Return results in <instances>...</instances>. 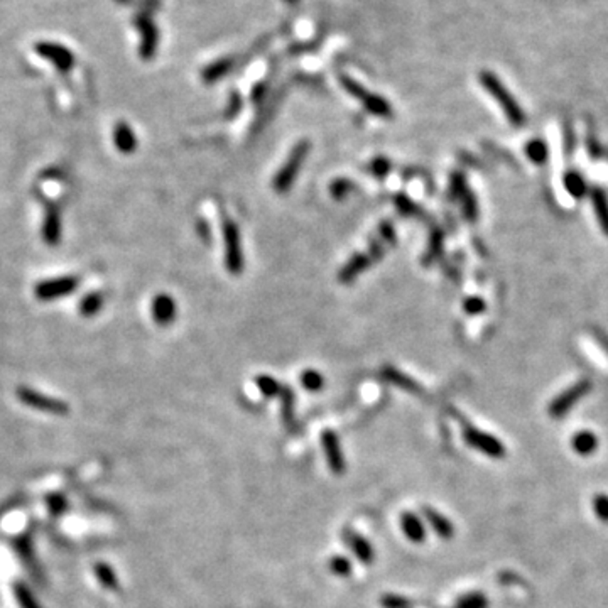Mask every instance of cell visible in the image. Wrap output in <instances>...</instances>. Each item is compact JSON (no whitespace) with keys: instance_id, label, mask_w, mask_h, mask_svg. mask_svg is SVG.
I'll list each match as a JSON object with an SVG mask.
<instances>
[{"instance_id":"cell-1","label":"cell","mask_w":608,"mask_h":608,"mask_svg":"<svg viewBox=\"0 0 608 608\" xmlns=\"http://www.w3.org/2000/svg\"><path fill=\"white\" fill-rule=\"evenodd\" d=\"M480 83L481 86L492 95L493 100L499 103L500 109L504 110V113H506V117L508 118V122H510L512 125H515V127H521L524 120H526V116H524L521 105H519L517 100H515V98L510 95V91L504 86V83L490 71L481 73Z\"/></svg>"},{"instance_id":"cell-2","label":"cell","mask_w":608,"mask_h":608,"mask_svg":"<svg viewBox=\"0 0 608 608\" xmlns=\"http://www.w3.org/2000/svg\"><path fill=\"white\" fill-rule=\"evenodd\" d=\"M308 151H309V144L306 142V140L294 145V149L288 156V160H286L284 166L279 169V173L275 174L274 178L273 185L277 193H286V191H289L291 186H293L294 179H296L297 173H300L301 166H303L306 156H308Z\"/></svg>"},{"instance_id":"cell-3","label":"cell","mask_w":608,"mask_h":608,"mask_svg":"<svg viewBox=\"0 0 608 608\" xmlns=\"http://www.w3.org/2000/svg\"><path fill=\"white\" fill-rule=\"evenodd\" d=\"M17 399L22 404L28 405L30 409H36V411L48 412V414H56V416H64L70 412L66 403L63 400L55 399V397L44 396V394L34 391L30 387H19L17 389Z\"/></svg>"},{"instance_id":"cell-4","label":"cell","mask_w":608,"mask_h":608,"mask_svg":"<svg viewBox=\"0 0 608 608\" xmlns=\"http://www.w3.org/2000/svg\"><path fill=\"white\" fill-rule=\"evenodd\" d=\"M78 288V277L75 275H61V277L46 279L37 282L34 294L39 301H56L64 296H70Z\"/></svg>"},{"instance_id":"cell-5","label":"cell","mask_w":608,"mask_h":608,"mask_svg":"<svg viewBox=\"0 0 608 608\" xmlns=\"http://www.w3.org/2000/svg\"><path fill=\"white\" fill-rule=\"evenodd\" d=\"M591 391V382L590 380H580L575 385H571L569 389H566L564 392H561L553 403L549 404V416L554 419L563 418L564 414H568L575 404L580 399H583L588 392Z\"/></svg>"},{"instance_id":"cell-6","label":"cell","mask_w":608,"mask_h":608,"mask_svg":"<svg viewBox=\"0 0 608 608\" xmlns=\"http://www.w3.org/2000/svg\"><path fill=\"white\" fill-rule=\"evenodd\" d=\"M223 240H225V262H227L228 273L240 274L243 267L242 246H240L239 227H237L232 220L225 221Z\"/></svg>"},{"instance_id":"cell-7","label":"cell","mask_w":608,"mask_h":608,"mask_svg":"<svg viewBox=\"0 0 608 608\" xmlns=\"http://www.w3.org/2000/svg\"><path fill=\"white\" fill-rule=\"evenodd\" d=\"M34 49H36L37 56L49 61L59 73H68L75 64V56H73L71 49H68L63 44L41 41V43L34 46Z\"/></svg>"},{"instance_id":"cell-8","label":"cell","mask_w":608,"mask_h":608,"mask_svg":"<svg viewBox=\"0 0 608 608\" xmlns=\"http://www.w3.org/2000/svg\"><path fill=\"white\" fill-rule=\"evenodd\" d=\"M463 438L466 445L490 458H502L506 454V446L502 441H499L495 436L477 430V427H466L463 431Z\"/></svg>"},{"instance_id":"cell-9","label":"cell","mask_w":608,"mask_h":608,"mask_svg":"<svg viewBox=\"0 0 608 608\" xmlns=\"http://www.w3.org/2000/svg\"><path fill=\"white\" fill-rule=\"evenodd\" d=\"M136 26L140 33V58L149 61L154 58L159 44V33L154 21L147 14H139L136 17Z\"/></svg>"},{"instance_id":"cell-10","label":"cell","mask_w":608,"mask_h":608,"mask_svg":"<svg viewBox=\"0 0 608 608\" xmlns=\"http://www.w3.org/2000/svg\"><path fill=\"white\" fill-rule=\"evenodd\" d=\"M321 445H323L324 457H326L328 466H330L331 472L335 475H343L345 472V458H343L342 446H340V439L333 431H324L321 434Z\"/></svg>"},{"instance_id":"cell-11","label":"cell","mask_w":608,"mask_h":608,"mask_svg":"<svg viewBox=\"0 0 608 608\" xmlns=\"http://www.w3.org/2000/svg\"><path fill=\"white\" fill-rule=\"evenodd\" d=\"M63 230V225H61V213L58 206L49 203L48 208H46V217L43 223V239L49 247H56L61 240V232Z\"/></svg>"},{"instance_id":"cell-12","label":"cell","mask_w":608,"mask_h":608,"mask_svg":"<svg viewBox=\"0 0 608 608\" xmlns=\"http://www.w3.org/2000/svg\"><path fill=\"white\" fill-rule=\"evenodd\" d=\"M152 316L156 323L166 326L176 318V303L169 294H158L152 301Z\"/></svg>"},{"instance_id":"cell-13","label":"cell","mask_w":608,"mask_h":608,"mask_svg":"<svg viewBox=\"0 0 608 608\" xmlns=\"http://www.w3.org/2000/svg\"><path fill=\"white\" fill-rule=\"evenodd\" d=\"M423 514H424V517H426L427 524L433 527V531L436 534H438L439 537L451 539L454 536L453 522H451L450 519L446 517V515H443L441 512H438L436 508H431V507H424Z\"/></svg>"},{"instance_id":"cell-14","label":"cell","mask_w":608,"mask_h":608,"mask_svg":"<svg viewBox=\"0 0 608 608\" xmlns=\"http://www.w3.org/2000/svg\"><path fill=\"white\" fill-rule=\"evenodd\" d=\"M400 527H403L405 537L411 542H414V544H421L426 539V527H424L423 521L418 515L412 514V512H404L400 515Z\"/></svg>"},{"instance_id":"cell-15","label":"cell","mask_w":608,"mask_h":608,"mask_svg":"<svg viewBox=\"0 0 608 608\" xmlns=\"http://www.w3.org/2000/svg\"><path fill=\"white\" fill-rule=\"evenodd\" d=\"M113 142L122 154H132L137 149V137L125 122H118L113 131Z\"/></svg>"},{"instance_id":"cell-16","label":"cell","mask_w":608,"mask_h":608,"mask_svg":"<svg viewBox=\"0 0 608 608\" xmlns=\"http://www.w3.org/2000/svg\"><path fill=\"white\" fill-rule=\"evenodd\" d=\"M347 542L351 549H353L355 556L362 561V563L370 564L374 561V548L365 537H362L360 534L353 533V531H347L345 533Z\"/></svg>"},{"instance_id":"cell-17","label":"cell","mask_w":608,"mask_h":608,"mask_svg":"<svg viewBox=\"0 0 608 608\" xmlns=\"http://www.w3.org/2000/svg\"><path fill=\"white\" fill-rule=\"evenodd\" d=\"M571 445L573 450L581 457H588V454H593L598 448V438L591 431H580L573 436Z\"/></svg>"},{"instance_id":"cell-18","label":"cell","mask_w":608,"mask_h":608,"mask_svg":"<svg viewBox=\"0 0 608 608\" xmlns=\"http://www.w3.org/2000/svg\"><path fill=\"white\" fill-rule=\"evenodd\" d=\"M233 66V59L232 58H221L213 61L212 64L205 68L201 73V78L205 80L206 83H215L218 80L223 78L225 75H228Z\"/></svg>"},{"instance_id":"cell-19","label":"cell","mask_w":608,"mask_h":608,"mask_svg":"<svg viewBox=\"0 0 608 608\" xmlns=\"http://www.w3.org/2000/svg\"><path fill=\"white\" fill-rule=\"evenodd\" d=\"M591 201H593V208L596 213V218H598V223L602 227V230L605 232V235H608V200L602 190L596 188L591 194Z\"/></svg>"},{"instance_id":"cell-20","label":"cell","mask_w":608,"mask_h":608,"mask_svg":"<svg viewBox=\"0 0 608 608\" xmlns=\"http://www.w3.org/2000/svg\"><path fill=\"white\" fill-rule=\"evenodd\" d=\"M103 303H105V300H103L102 293L86 294V296L83 297V300L80 301V304H78L80 315L85 316V318H91V316H95L100 313Z\"/></svg>"},{"instance_id":"cell-21","label":"cell","mask_w":608,"mask_h":608,"mask_svg":"<svg viewBox=\"0 0 608 608\" xmlns=\"http://www.w3.org/2000/svg\"><path fill=\"white\" fill-rule=\"evenodd\" d=\"M370 261H372V257H370L369 254L357 255V257L351 259V261L343 267L342 274H340V279H342V281H350V279L357 277V274L362 273V270L369 266Z\"/></svg>"},{"instance_id":"cell-22","label":"cell","mask_w":608,"mask_h":608,"mask_svg":"<svg viewBox=\"0 0 608 608\" xmlns=\"http://www.w3.org/2000/svg\"><path fill=\"white\" fill-rule=\"evenodd\" d=\"M95 575H97L98 581H100L107 590H117L118 588V581H117L116 573H113V569L110 568L109 564H105V563L95 564Z\"/></svg>"},{"instance_id":"cell-23","label":"cell","mask_w":608,"mask_h":608,"mask_svg":"<svg viewBox=\"0 0 608 608\" xmlns=\"http://www.w3.org/2000/svg\"><path fill=\"white\" fill-rule=\"evenodd\" d=\"M14 593H15V598H17V603L21 605V608H41L39 603H37V600L34 598L33 591H30L24 583L15 584Z\"/></svg>"},{"instance_id":"cell-24","label":"cell","mask_w":608,"mask_h":608,"mask_svg":"<svg viewBox=\"0 0 608 608\" xmlns=\"http://www.w3.org/2000/svg\"><path fill=\"white\" fill-rule=\"evenodd\" d=\"M564 186L568 190L569 194H573L575 198L583 196L587 193V183L581 178L578 173H568L564 178Z\"/></svg>"},{"instance_id":"cell-25","label":"cell","mask_w":608,"mask_h":608,"mask_svg":"<svg viewBox=\"0 0 608 608\" xmlns=\"http://www.w3.org/2000/svg\"><path fill=\"white\" fill-rule=\"evenodd\" d=\"M526 154L533 163L536 164H542L548 158V147L542 140H533L526 145Z\"/></svg>"},{"instance_id":"cell-26","label":"cell","mask_w":608,"mask_h":608,"mask_svg":"<svg viewBox=\"0 0 608 608\" xmlns=\"http://www.w3.org/2000/svg\"><path fill=\"white\" fill-rule=\"evenodd\" d=\"M488 600L485 598L483 593H468L463 595L457 602V608H487Z\"/></svg>"},{"instance_id":"cell-27","label":"cell","mask_w":608,"mask_h":608,"mask_svg":"<svg viewBox=\"0 0 608 608\" xmlns=\"http://www.w3.org/2000/svg\"><path fill=\"white\" fill-rule=\"evenodd\" d=\"M301 384H303V387L308 389V391L316 392L323 387L324 380L323 377H321V374L316 372V370H306V372H303V376H301Z\"/></svg>"},{"instance_id":"cell-28","label":"cell","mask_w":608,"mask_h":608,"mask_svg":"<svg viewBox=\"0 0 608 608\" xmlns=\"http://www.w3.org/2000/svg\"><path fill=\"white\" fill-rule=\"evenodd\" d=\"M384 376H385V378H387L389 382H392V384L399 385V387L409 389V391H418V385H416L414 382H412L409 377H405L400 372H397V370H394V369L392 370L391 369L385 370Z\"/></svg>"},{"instance_id":"cell-29","label":"cell","mask_w":608,"mask_h":608,"mask_svg":"<svg viewBox=\"0 0 608 608\" xmlns=\"http://www.w3.org/2000/svg\"><path fill=\"white\" fill-rule=\"evenodd\" d=\"M255 384L259 385V389H261V392L266 397H274V396H277L279 392H281V387H279V384L274 380L273 377L261 376V377H257Z\"/></svg>"},{"instance_id":"cell-30","label":"cell","mask_w":608,"mask_h":608,"mask_svg":"<svg viewBox=\"0 0 608 608\" xmlns=\"http://www.w3.org/2000/svg\"><path fill=\"white\" fill-rule=\"evenodd\" d=\"M330 569L333 575L338 576H348L351 573V563L343 556H335L330 561Z\"/></svg>"},{"instance_id":"cell-31","label":"cell","mask_w":608,"mask_h":608,"mask_svg":"<svg viewBox=\"0 0 608 608\" xmlns=\"http://www.w3.org/2000/svg\"><path fill=\"white\" fill-rule=\"evenodd\" d=\"M593 512L600 521L608 522V495H596L593 499Z\"/></svg>"},{"instance_id":"cell-32","label":"cell","mask_w":608,"mask_h":608,"mask_svg":"<svg viewBox=\"0 0 608 608\" xmlns=\"http://www.w3.org/2000/svg\"><path fill=\"white\" fill-rule=\"evenodd\" d=\"M380 603L384 608H411V602L407 598L391 593L382 596Z\"/></svg>"},{"instance_id":"cell-33","label":"cell","mask_w":608,"mask_h":608,"mask_svg":"<svg viewBox=\"0 0 608 608\" xmlns=\"http://www.w3.org/2000/svg\"><path fill=\"white\" fill-rule=\"evenodd\" d=\"M463 200H465L463 208H465L466 218H468V220H475V218H477V203H475V198H473L470 193H466Z\"/></svg>"},{"instance_id":"cell-34","label":"cell","mask_w":608,"mask_h":608,"mask_svg":"<svg viewBox=\"0 0 608 608\" xmlns=\"http://www.w3.org/2000/svg\"><path fill=\"white\" fill-rule=\"evenodd\" d=\"M282 399H284V418L289 423L293 419V396H291L289 389L282 391Z\"/></svg>"},{"instance_id":"cell-35","label":"cell","mask_w":608,"mask_h":608,"mask_svg":"<svg viewBox=\"0 0 608 608\" xmlns=\"http://www.w3.org/2000/svg\"><path fill=\"white\" fill-rule=\"evenodd\" d=\"M348 190H350V183L345 181V179H340V181H336L335 185L331 186V193H333V196L336 198H342Z\"/></svg>"},{"instance_id":"cell-36","label":"cell","mask_w":608,"mask_h":608,"mask_svg":"<svg viewBox=\"0 0 608 608\" xmlns=\"http://www.w3.org/2000/svg\"><path fill=\"white\" fill-rule=\"evenodd\" d=\"M483 301L478 300V297H470L468 301L465 303V308L468 313H480L483 311Z\"/></svg>"},{"instance_id":"cell-37","label":"cell","mask_w":608,"mask_h":608,"mask_svg":"<svg viewBox=\"0 0 608 608\" xmlns=\"http://www.w3.org/2000/svg\"><path fill=\"white\" fill-rule=\"evenodd\" d=\"M389 167H391V164H389L385 159H376L372 164L374 173L378 174V176H384L389 171Z\"/></svg>"},{"instance_id":"cell-38","label":"cell","mask_w":608,"mask_h":608,"mask_svg":"<svg viewBox=\"0 0 608 608\" xmlns=\"http://www.w3.org/2000/svg\"><path fill=\"white\" fill-rule=\"evenodd\" d=\"M286 3H289V6H294V3H297L300 2V0H284Z\"/></svg>"},{"instance_id":"cell-39","label":"cell","mask_w":608,"mask_h":608,"mask_svg":"<svg viewBox=\"0 0 608 608\" xmlns=\"http://www.w3.org/2000/svg\"><path fill=\"white\" fill-rule=\"evenodd\" d=\"M117 2H120V3H129V0H117Z\"/></svg>"}]
</instances>
